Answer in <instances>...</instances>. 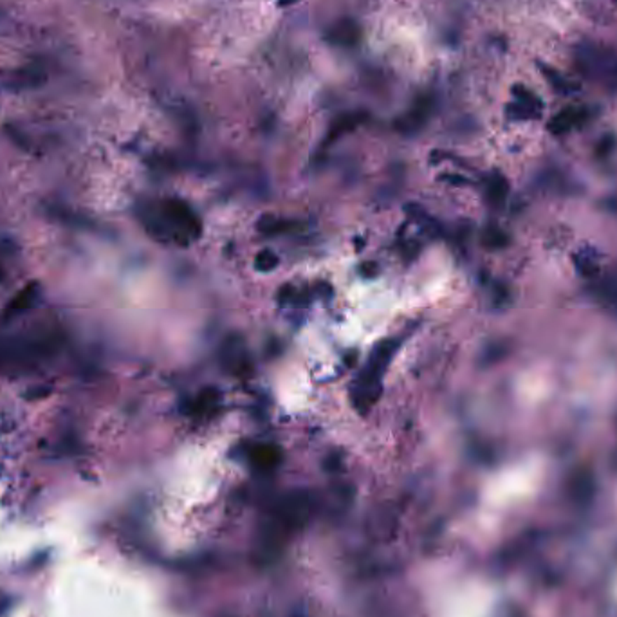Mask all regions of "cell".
<instances>
[{"label":"cell","mask_w":617,"mask_h":617,"mask_svg":"<svg viewBox=\"0 0 617 617\" xmlns=\"http://www.w3.org/2000/svg\"><path fill=\"white\" fill-rule=\"evenodd\" d=\"M581 74L587 78H601L617 82V55L609 49H597L594 45H583L574 58Z\"/></svg>","instance_id":"obj_1"},{"label":"cell","mask_w":617,"mask_h":617,"mask_svg":"<svg viewBox=\"0 0 617 617\" xmlns=\"http://www.w3.org/2000/svg\"><path fill=\"white\" fill-rule=\"evenodd\" d=\"M36 289H38V285H36L34 282L22 289V291L15 296L13 300L8 304L4 316L8 318V320H11V318L18 316V314L26 313L27 308L31 307V304L34 302V298H36V295H38V292H36Z\"/></svg>","instance_id":"obj_2"},{"label":"cell","mask_w":617,"mask_h":617,"mask_svg":"<svg viewBox=\"0 0 617 617\" xmlns=\"http://www.w3.org/2000/svg\"><path fill=\"white\" fill-rule=\"evenodd\" d=\"M541 73H544L545 78H548V80H551L553 87H556L558 90H565L567 82H565V80H563V76H560V74H558L556 71H554V69L545 67V65H541Z\"/></svg>","instance_id":"obj_3"}]
</instances>
